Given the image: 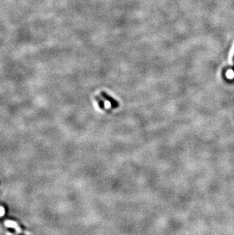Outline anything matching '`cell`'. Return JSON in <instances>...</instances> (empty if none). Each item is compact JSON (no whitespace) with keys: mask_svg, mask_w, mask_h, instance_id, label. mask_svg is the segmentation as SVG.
Returning <instances> with one entry per match:
<instances>
[{"mask_svg":"<svg viewBox=\"0 0 234 235\" xmlns=\"http://www.w3.org/2000/svg\"><path fill=\"white\" fill-rule=\"evenodd\" d=\"M100 95L103 97L105 100H108V101L110 102L111 107H112L113 109H116L117 107H119V102L117 101L116 100H115L113 97H112V96H110L107 92H105V91H101V92H100Z\"/></svg>","mask_w":234,"mask_h":235,"instance_id":"6da1fadb","label":"cell"},{"mask_svg":"<svg viewBox=\"0 0 234 235\" xmlns=\"http://www.w3.org/2000/svg\"><path fill=\"white\" fill-rule=\"evenodd\" d=\"M95 100H96L97 102V104H98V106H99V107H100L101 110H104L105 109L104 102H103V100L100 98V97L95 96Z\"/></svg>","mask_w":234,"mask_h":235,"instance_id":"7a4b0ae2","label":"cell"},{"mask_svg":"<svg viewBox=\"0 0 234 235\" xmlns=\"http://www.w3.org/2000/svg\"><path fill=\"white\" fill-rule=\"evenodd\" d=\"M232 69H233V72H234V65H233V66L232 67Z\"/></svg>","mask_w":234,"mask_h":235,"instance_id":"3957f363","label":"cell"},{"mask_svg":"<svg viewBox=\"0 0 234 235\" xmlns=\"http://www.w3.org/2000/svg\"><path fill=\"white\" fill-rule=\"evenodd\" d=\"M233 63H234V56H233Z\"/></svg>","mask_w":234,"mask_h":235,"instance_id":"277c9868","label":"cell"},{"mask_svg":"<svg viewBox=\"0 0 234 235\" xmlns=\"http://www.w3.org/2000/svg\"><path fill=\"white\" fill-rule=\"evenodd\" d=\"M19 235H24V234H19Z\"/></svg>","mask_w":234,"mask_h":235,"instance_id":"5b68a950","label":"cell"}]
</instances>
